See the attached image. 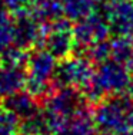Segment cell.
I'll list each match as a JSON object with an SVG mask.
<instances>
[{"label": "cell", "instance_id": "cell-16", "mask_svg": "<svg viewBox=\"0 0 133 135\" xmlns=\"http://www.w3.org/2000/svg\"><path fill=\"white\" fill-rule=\"evenodd\" d=\"M0 135H20V119L6 108H0Z\"/></svg>", "mask_w": 133, "mask_h": 135}, {"label": "cell", "instance_id": "cell-4", "mask_svg": "<svg viewBox=\"0 0 133 135\" xmlns=\"http://www.w3.org/2000/svg\"><path fill=\"white\" fill-rule=\"evenodd\" d=\"M110 6L112 4L106 0H97L93 13L73 25L75 43L77 52L83 53L90 46L109 39L112 33L109 23Z\"/></svg>", "mask_w": 133, "mask_h": 135}, {"label": "cell", "instance_id": "cell-8", "mask_svg": "<svg viewBox=\"0 0 133 135\" xmlns=\"http://www.w3.org/2000/svg\"><path fill=\"white\" fill-rule=\"evenodd\" d=\"M14 16V45L31 50L40 47L43 42L44 25L39 22L30 12H23Z\"/></svg>", "mask_w": 133, "mask_h": 135}, {"label": "cell", "instance_id": "cell-10", "mask_svg": "<svg viewBox=\"0 0 133 135\" xmlns=\"http://www.w3.org/2000/svg\"><path fill=\"white\" fill-rule=\"evenodd\" d=\"M3 108L10 111L14 114L20 121L27 119V118L33 117L36 112L40 111L39 99H36L31 94L22 89V91L12 94L6 98H3Z\"/></svg>", "mask_w": 133, "mask_h": 135}, {"label": "cell", "instance_id": "cell-9", "mask_svg": "<svg viewBox=\"0 0 133 135\" xmlns=\"http://www.w3.org/2000/svg\"><path fill=\"white\" fill-rule=\"evenodd\" d=\"M109 23L115 36L133 37V0L110 6Z\"/></svg>", "mask_w": 133, "mask_h": 135}, {"label": "cell", "instance_id": "cell-19", "mask_svg": "<svg viewBox=\"0 0 133 135\" xmlns=\"http://www.w3.org/2000/svg\"><path fill=\"white\" fill-rule=\"evenodd\" d=\"M126 95L129 96V98L133 101V75H132V79H130V82H129V85H127V89H126V92H125Z\"/></svg>", "mask_w": 133, "mask_h": 135}, {"label": "cell", "instance_id": "cell-15", "mask_svg": "<svg viewBox=\"0 0 133 135\" xmlns=\"http://www.w3.org/2000/svg\"><path fill=\"white\" fill-rule=\"evenodd\" d=\"M27 56H29V50L23 49L17 45H12V46H9L6 50H3L0 53V63L7 66L26 68Z\"/></svg>", "mask_w": 133, "mask_h": 135}, {"label": "cell", "instance_id": "cell-1", "mask_svg": "<svg viewBox=\"0 0 133 135\" xmlns=\"http://www.w3.org/2000/svg\"><path fill=\"white\" fill-rule=\"evenodd\" d=\"M99 135H133V101L126 94L106 96L92 111Z\"/></svg>", "mask_w": 133, "mask_h": 135}, {"label": "cell", "instance_id": "cell-7", "mask_svg": "<svg viewBox=\"0 0 133 135\" xmlns=\"http://www.w3.org/2000/svg\"><path fill=\"white\" fill-rule=\"evenodd\" d=\"M87 105L89 104L80 89L55 88L52 94L43 101L42 108L66 122L70 117L87 108Z\"/></svg>", "mask_w": 133, "mask_h": 135}, {"label": "cell", "instance_id": "cell-11", "mask_svg": "<svg viewBox=\"0 0 133 135\" xmlns=\"http://www.w3.org/2000/svg\"><path fill=\"white\" fill-rule=\"evenodd\" d=\"M26 85V68L7 66L0 63V98L16 94L24 89Z\"/></svg>", "mask_w": 133, "mask_h": 135}, {"label": "cell", "instance_id": "cell-20", "mask_svg": "<svg viewBox=\"0 0 133 135\" xmlns=\"http://www.w3.org/2000/svg\"><path fill=\"white\" fill-rule=\"evenodd\" d=\"M110 4H118V3H123V2H129V0H106Z\"/></svg>", "mask_w": 133, "mask_h": 135}, {"label": "cell", "instance_id": "cell-22", "mask_svg": "<svg viewBox=\"0 0 133 135\" xmlns=\"http://www.w3.org/2000/svg\"><path fill=\"white\" fill-rule=\"evenodd\" d=\"M0 3H2V0H0Z\"/></svg>", "mask_w": 133, "mask_h": 135}, {"label": "cell", "instance_id": "cell-5", "mask_svg": "<svg viewBox=\"0 0 133 135\" xmlns=\"http://www.w3.org/2000/svg\"><path fill=\"white\" fill-rule=\"evenodd\" d=\"M94 65L83 53H72L70 56L59 60L53 73L55 88H76L83 89L92 81L94 73Z\"/></svg>", "mask_w": 133, "mask_h": 135}, {"label": "cell", "instance_id": "cell-6", "mask_svg": "<svg viewBox=\"0 0 133 135\" xmlns=\"http://www.w3.org/2000/svg\"><path fill=\"white\" fill-rule=\"evenodd\" d=\"M42 47L49 50L59 60L70 56L76 50L72 22L66 17H60L55 22L44 25Z\"/></svg>", "mask_w": 133, "mask_h": 135}, {"label": "cell", "instance_id": "cell-18", "mask_svg": "<svg viewBox=\"0 0 133 135\" xmlns=\"http://www.w3.org/2000/svg\"><path fill=\"white\" fill-rule=\"evenodd\" d=\"M34 0H2V4L12 15H19L23 12H29Z\"/></svg>", "mask_w": 133, "mask_h": 135}, {"label": "cell", "instance_id": "cell-2", "mask_svg": "<svg viewBox=\"0 0 133 135\" xmlns=\"http://www.w3.org/2000/svg\"><path fill=\"white\" fill-rule=\"evenodd\" d=\"M132 79V70L116 59L97 63L92 81L82 89L89 105H96L106 96L125 94Z\"/></svg>", "mask_w": 133, "mask_h": 135}, {"label": "cell", "instance_id": "cell-12", "mask_svg": "<svg viewBox=\"0 0 133 135\" xmlns=\"http://www.w3.org/2000/svg\"><path fill=\"white\" fill-rule=\"evenodd\" d=\"M29 12L39 22L47 25L63 17V4L62 0H34Z\"/></svg>", "mask_w": 133, "mask_h": 135}, {"label": "cell", "instance_id": "cell-21", "mask_svg": "<svg viewBox=\"0 0 133 135\" xmlns=\"http://www.w3.org/2000/svg\"><path fill=\"white\" fill-rule=\"evenodd\" d=\"M20 135H26V134H20Z\"/></svg>", "mask_w": 133, "mask_h": 135}, {"label": "cell", "instance_id": "cell-3", "mask_svg": "<svg viewBox=\"0 0 133 135\" xmlns=\"http://www.w3.org/2000/svg\"><path fill=\"white\" fill-rule=\"evenodd\" d=\"M57 66V59L44 47L29 50L26 63V89L36 99L44 101L53 92V73Z\"/></svg>", "mask_w": 133, "mask_h": 135}, {"label": "cell", "instance_id": "cell-13", "mask_svg": "<svg viewBox=\"0 0 133 135\" xmlns=\"http://www.w3.org/2000/svg\"><path fill=\"white\" fill-rule=\"evenodd\" d=\"M62 4L63 17L70 20L72 23H76L93 13L97 0H62Z\"/></svg>", "mask_w": 133, "mask_h": 135}, {"label": "cell", "instance_id": "cell-17", "mask_svg": "<svg viewBox=\"0 0 133 135\" xmlns=\"http://www.w3.org/2000/svg\"><path fill=\"white\" fill-rule=\"evenodd\" d=\"M83 55H86L89 59L97 65V63H102L104 60L110 59L112 57V49H110V39L102 40L99 43L90 46L86 52H83Z\"/></svg>", "mask_w": 133, "mask_h": 135}, {"label": "cell", "instance_id": "cell-14", "mask_svg": "<svg viewBox=\"0 0 133 135\" xmlns=\"http://www.w3.org/2000/svg\"><path fill=\"white\" fill-rule=\"evenodd\" d=\"M14 45V16L0 6V53Z\"/></svg>", "mask_w": 133, "mask_h": 135}]
</instances>
